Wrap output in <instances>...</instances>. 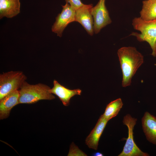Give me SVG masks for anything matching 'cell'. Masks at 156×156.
<instances>
[{
	"instance_id": "obj_4",
	"label": "cell",
	"mask_w": 156,
	"mask_h": 156,
	"mask_svg": "<svg viewBox=\"0 0 156 156\" xmlns=\"http://www.w3.org/2000/svg\"><path fill=\"white\" fill-rule=\"evenodd\" d=\"M27 77L21 71H11L0 75V100L14 91L19 90Z\"/></svg>"
},
{
	"instance_id": "obj_13",
	"label": "cell",
	"mask_w": 156,
	"mask_h": 156,
	"mask_svg": "<svg viewBox=\"0 0 156 156\" xmlns=\"http://www.w3.org/2000/svg\"><path fill=\"white\" fill-rule=\"evenodd\" d=\"M20 0H0V18H12L20 12Z\"/></svg>"
},
{
	"instance_id": "obj_18",
	"label": "cell",
	"mask_w": 156,
	"mask_h": 156,
	"mask_svg": "<svg viewBox=\"0 0 156 156\" xmlns=\"http://www.w3.org/2000/svg\"><path fill=\"white\" fill-rule=\"evenodd\" d=\"M155 55L156 56V44L155 47Z\"/></svg>"
},
{
	"instance_id": "obj_6",
	"label": "cell",
	"mask_w": 156,
	"mask_h": 156,
	"mask_svg": "<svg viewBox=\"0 0 156 156\" xmlns=\"http://www.w3.org/2000/svg\"><path fill=\"white\" fill-rule=\"evenodd\" d=\"M105 0H99L97 4L92 7L91 13L94 21L93 29L95 34L112 22L105 5Z\"/></svg>"
},
{
	"instance_id": "obj_7",
	"label": "cell",
	"mask_w": 156,
	"mask_h": 156,
	"mask_svg": "<svg viewBox=\"0 0 156 156\" xmlns=\"http://www.w3.org/2000/svg\"><path fill=\"white\" fill-rule=\"evenodd\" d=\"M62 6V12L56 17L51 28L52 31L60 37L62 36L63 32L68 25L75 21V10L67 2Z\"/></svg>"
},
{
	"instance_id": "obj_3",
	"label": "cell",
	"mask_w": 156,
	"mask_h": 156,
	"mask_svg": "<svg viewBox=\"0 0 156 156\" xmlns=\"http://www.w3.org/2000/svg\"><path fill=\"white\" fill-rule=\"evenodd\" d=\"M132 25L134 29L140 31V33L133 32L130 35L136 37L139 41L148 42L152 50L151 55L156 57V19L147 21L140 17H135L132 20Z\"/></svg>"
},
{
	"instance_id": "obj_16",
	"label": "cell",
	"mask_w": 156,
	"mask_h": 156,
	"mask_svg": "<svg viewBox=\"0 0 156 156\" xmlns=\"http://www.w3.org/2000/svg\"><path fill=\"white\" fill-rule=\"evenodd\" d=\"M66 2L68 3L75 10L83 6V4L81 0H65Z\"/></svg>"
},
{
	"instance_id": "obj_5",
	"label": "cell",
	"mask_w": 156,
	"mask_h": 156,
	"mask_svg": "<svg viewBox=\"0 0 156 156\" xmlns=\"http://www.w3.org/2000/svg\"><path fill=\"white\" fill-rule=\"evenodd\" d=\"M137 119L133 118L129 114L124 117L123 123L128 129V137L122 151L118 156H148L149 155L142 151L134 142L133 130L136 124Z\"/></svg>"
},
{
	"instance_id": "obj_17",
	"label": "cell",
	"mask_w": 156,
	"mask_h": 156,
	"mask_svg": "<svg viewBox=\"0 0 156 156\" xmlns=\"http://www.w3.org/2000/svg\"><path fill=\"white\" fill-rule=\"evenodd\" d=\"M93 155L94 156H103V155L100 152H97L94 153Z\"/></svg>"
},
{
	"instance_id": "obj_15",
	"label": "cell",
	"mask_w": 156,
	"mask_h": 156,
	"mask_svg": "<svg viewBox=\"0 0 156 156\" xmlns=\"http://www.w3.org/2000/svg\"><path fill=\"white\" fill-rule=\"evenodd\" d=\"M123 105L122 102L120 98L111 102L107 105L102 116L108 121L116 116L122 108Z\"/></svg>"
},
{
	"instance_id": "obj_8",
	"label": "cell",
	"mask_w": 156,
	"mask_h": 156,
	"mask_svg": "<svg viewBox=\"0 0 156 156\" xmlns=\"http://www.w3.org/2000/svg\"><path fill=\"white\" fill-rule=\"evenodd\" d=\"M92 4H85L75 10V21L80 23L88 33L92 36L94 33V21L91 13Z\"/></svg>"
},
{
	"instance_id": "obj_12",
	"label": "cell",
	"mask_w": 156,
	"mask_h": 156,
	"mask_svg": "<svg viewBox=\"0 0 156 156\" xmlns=\"http://www.w3.org/2000/svg\"><path fill=\"white\" fill-rule=\"evenodd\" d=\"M143 130L147 140L156 145V117L147 112L142 120Z\"/></svg>"
},
{
	"instance_id": "obj_10",
	"label": "cell",
	"mask_w": 156,
	"mask_h": 156,
	"mask_svg": "<svg viewBox=\"0 0 156 156\" xmlns=\"http://www.w3.org/2000/svg\"><path fill=\"white\" fill-rule=\"evenodd\" d=\"M108 121L102 115L100 116L94 128L86 139V144L89 148L97 149L99 140Z\"/></svg>"
},
{
	"instance_id": "obj_2",
	"label": "cell",
	"mask_w": 156,
	"mask_h": 156,
	"mask_svg": "<svg viewBox=\"0 0 156 156\" xmlns=\"http://www.w3.org/2000/svg\"><path fill=\"white\" fill-rule=\"evenodd\" d=\"M51 88L41 83L30 84L25 81L19 90V104H32L41 100H52L55 96L49 91Z\"/></svg>"
},
{
	"instance_id": "obj_9",
	"label": "cell",
	"mask_w": 156,
	"mask_h": 156,
	"mask_svg": "<svg viewBox=\"0 0 156 156\" xmlns=\"http://www.w3.org/2000/svg\"><path fill=\"white\" fill-rule=\"evenodd\" d=\"M53 86L49 90V92L57 96L63 105L68 106L69 104L70 99L75 95H80L81 90L79 89L71 90L68 89L54 80Z\"/></svg>"
},
{
	"instance_id": "obj_11",
	"label": "cell",
	"mask_w": 156,
	"mask_h": 156,
	"mask_svg": "<svg viewBox=\"0 0 156 156\" xmlns=\"http://www.w3.org/2000/svg\"><path fill=\"white\" fill-rule=\"evenodd\" d=\"M19 90L8 94L0 100V118L8 117L12 108L18 104Z\"/></svg>"
},
{
	"instance_id": "obj_1",
	"label": "cell",
	"mask_w": 156,
	"mask_h": 156,
	"mask_svg": "<svg viewBox=\"0 0 156 156\" xmlns=\"http://www.w3.org/2000/svg\"><path fill=\"white\" fill-rule=\"evenodd\" d=\"M117 55L122 73V86L126 87L131 85L133 77L143 63L144 57L132 47L120 48Z\"/></svg>"
},
{
	"instance_id": "obj_14",
	"label": "cell",
	"mask_w": 156,
	"mask_h": 156,
	"mask_svg": "<svg viewBox=\"0 0 156 156\" xmlns=\"http://www.w3.org/2000/svg\"><path fill=\"white\" fill-rule=\"evenodd\" d=\"M140 17L144 20L156 19V0H145L142 1Z\"/></svg>"
}]
</instances>
